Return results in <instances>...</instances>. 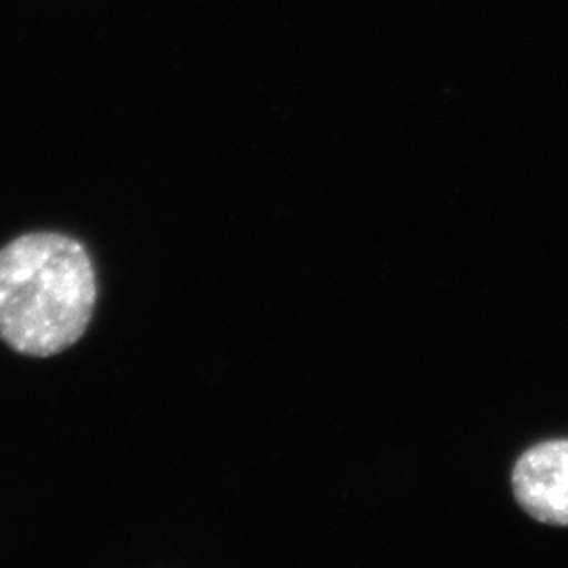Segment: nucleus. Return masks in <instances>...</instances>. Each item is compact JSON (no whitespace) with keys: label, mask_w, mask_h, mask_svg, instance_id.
<instances>
[{"label":"nucleus","mask_w":568,"mask_h":568,"mask_svg":"<svg viewBox=\"0 0 568 568\" xmlns=\"http://www.w3.org/2000/svg\"><path fill=\"white\" fill-rule=\"evenodd\" d=\"M98 300L93 262L58 232L23 234L0 248V339L47 358L77 344Z\"/></svg>","instance_id":"1"},{"label":"nucleus","mask_w":568,"mask_h":568,"mask_svg":"<svg viewBox=\"0 0 568 568\" xmlns=\"http://www.w3.org/2000/svg\"><path fill=\"white\" fill-rule=\"evenodd\" d=\"M511 487L530 518L568 527V440L528 448L514 467Z\"/></svg>","instance_id":"2"}]
</instances>
